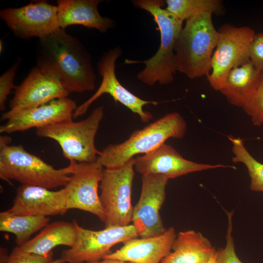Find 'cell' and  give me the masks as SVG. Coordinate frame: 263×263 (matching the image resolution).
Instances as JSON below:
<instances>
[{
    "label": "cell",
    "mask_w": 263,
    "mask_h": 263,
    "mask_svg": "<svg viewBox=\"0 0 263 263\" xmlns=\"http://www.w3.org/2000/svg\"><path fill=\"white\" fill-rule=\"evenodd\" d=\"M75 161L56 169L38 156L27 151L21 145L0 148V177L16 180L22 185L49 189L65 187L70 179Z\"/></svg>",
    "instance_id": "5b68a950"
},
{
    "label": "cell",
    "mask_w": 263,
    "mask_h": 263,
    "mask_svg": "<svg viewBox=\"0 0 263 263\" xmlns=\"http://www.w3.org/2000/svg\"><path fill=\"white\" fill-rule=\"evenodd\" d=\"M243 109L251 117L253 125H263V74L256 91Z\"/></svg>",
    "instance_id": "484cf974"
},
{
    "label": "cell",
    "mask_w": 263,
    "mask_h": 263,
    "mask_svg": "<svg viewBox=\"0 0 263 263\" xmlns=\"http://www.w3.org/2000/svg\"><path fill=\"white\" fill-rule=\"evenodd\" d=\"M103 170V167L96 161L75 162L70 179L64 188L68 210L89 212L105 223L106 215L98 193Z\"/></svg>",
    "instance_id": "7c38bea8"
},
{
    "label": "cell",
    "mask_w": 263,
    "mask_h": 263,
    "mask_svg": "<svg viewBox=\"0 0 263 263\" xmlns=\"http://www.w3.org/2000/svg\"><path fill=\"white\" fill-rule=\"evenodd\" d=\"M121 53L120 49L115 48L104 54L98 64L99 73L102 77L101 83L90 98L77 107L73 114L74 118L85 113L91 105L104 94H110L115 102H120L132 113L137 114L142 122L147 123L152 118V114L145 111L143 107L148 104L156 105L158 102L139 98L125 88L116 77L115 62Z\"/></svg>",
    "instance_id": "30bf717a"
},
{
    "label": "cell",
    "mask_w": 263,
    "mask_h": 263,
    "mask_svg": "<svg viewBox=\"0 0 263 263\" xmlns=\"http://www.w3.org/2000/svg\"><path fill=\"white\" fill-rule=\"evenodd\" d=\"M53 260V253L39 255L20 250L18 246L13 250L6 263H50Z\"/></svg>",
    "instance_id": "f1b7e54d"
},
{
    "label": "cell",
    "mask_w": 263,
    "mask_h": 263,
    "mask_svg": "<svg viewBox=\"0 0 263 263\" xmlns=\"http://www.w3.org/2000/svg\"><path fill=\"white\" fill-rule=\"evenodd\" d=\"M104 113L103 106H99L83 120H72L38 128L36 133L38 136L57 142L64 157L70 161L95 162L100 151L95 147L94 140Z\"/></svg>",
    "instance_id": "8992f818"
},
{
    "label": "cell",
    "mask_w": 263,
    "mask_h": 263,
    "mask_svg": "<svg viewBox=\"0 0 263 263\" xmlns=\"http://www.w3.org/2000/svg\"><path fill=\"white\" fill-rule=\"evenodd\" d=\"M68 210L64 188L53 191L22 185L17 189L13 205L6 211L17 215L47 217L63 215Z\"/></svg>",
    "instance_id": "e0dca14e"
},
{
    "label": "cell",
    "mask_w": 263,
    "mask_h": 263,
    "mask_svg": "<svg viewBox=\"0 0 263 263\" xmlns=\"http://www.w3.org/2000/svg\"><path fill=\"white\" fill-rule=\"evenodd\" d=\"M75 102L67 97L57 99L38 107L13 114L2 115L1 120H7L0 127V132L10 133L36 129L72 120L76 109Z\"/></svg>",
    "instance_id": "2e32d148"
},
{
    "label": "cell",
    "mask_w": 263,
    "mask_h": 263,
    "mask_svg": "<svg viewBox=\"0 0 263 263\" xmlns=\"http://www.w3.org/2000/svg\"><path fill=\"white\" fill-rule=\"evenodd\" d=\"M176 236L175 229L171 227L158 236L132 239L103 259H113L133 263H160L171 251Z\"/></svg>",
    "instance_id": "ac0fdd59"
},
{
    "label": "cell",
    "mask_w": 263,
    "mask_h": 263,
    "mask_svg": "<svg viewBox=\"0 0 263 263\" xmlns=\"http://www.w3.org/2000/svg\"><path fill=\"white\" fill-rule=\"evenodd\" d=\"M74 222L76 240L73 246L61 253L60 258L65 263H89L100 261L111 253L110 249L114 245L138 237L132 225L95 231L80 226L75 221Z\"/></svg>",
    "instance_id": "9c48e42d"
},
{
    "label": "cell",
    "mask_w": 263,
    "mask_h": 263,
    "mask_svg": "<svg viewBox=\"0 0 263 263\" xmlns=\"http://www.w3.org/2000/svg\"><path fill=\"white\" fill-rule=\"evenodd\" d=\"M228 227L226 244L224 248L217 250V263H243L236 255L233 238L232 235L233 211L227 212Z\"/></svg>",
    "instance_id": "4316f807"
},
{
    "label": "cell",
    "mask_w": 263,
    "mask_h": 263,
    "mask_svg": "<svg viewBox=\"0 0 263 263\" xmlns=\"http://www.w3.org/2000/svg\"><path fill=\"white\" fill-rule=\"evenodd\" d=\"M262 75L249 61L230 71L221 92L230 104L243 108L256 91Z\"/></svg>",
    "instance_id": "7402d4cb"
},
{
    "label": "cell",
    "mask_w": 263,
    "mask_h": 263,
    "mask_svg": "<svg viewBox=\"0 0 263 263\" xmlns=\"http://www.w3.org/2000/svg\"><path fill=\"white\" fill-rule=\"evenodd\" d=\"M249 57L254 67L263 74V33L256 34L250 46Z\"/></svg>",
    "instance_id": "f546056e"
},
{
    "label": "cell",
    "mask_w": 263,
    "mask_h": 263,
    "mask_svg": "<svg viewBox=\"0 0 263 263\" xmlns=\"http://www.w3.org/2000/svg\"><path fill=\"white\" fill-rule=\"evenodd\" d=\"M212 15L203 13L187 20L176 40V71L189 78L207 77L211 72L213 52L219 38Z\"/></svg>",
    "instance_id": "3957f363"
},
{
    "label": "cell",
    "mask_w": 263,
    "mask_h": 263,
    "mask_svg": "<svg viewBox=\"0 0 263 263\" xmlns=\"http://www.w3.org/2000/svg\"><path fill=\"white\" fill-rule=\"evenodd\" d=\"M134 168L133 158L119 168L104 169L99 198L106 215L105 227L126 226L132 222Z\"/></svg>",
    "instance_id": "ba28073f"
},
{
    "label": "cell",
    "mask_w": 263,
    "mask_h": 263,
    "mask_svg": "<svg viewBox=\"0 0 263 263\" xmlns=\"http://www.w3.org/2000/svg\"><path fill=\"white\" fill-rule=\"evenodd\" d=\"M57 7L45 1L0 11V18L17 37L43 38L60 28Z\"/></svg>",
    "instance_id": "5bb4252c"
},
{
    "label": "cell",
    "mask_w": 263,
    "mask_h": 263,
    "mask_svg": "<svg viewBox=\"0 0 263 263\" xmlns=\"http://www.w3.org/2000/svg\"><path fill=\"white\" fill-rule=\"evenodd\" d=\"M135 7L149 12L157 24L160 34V44L155 55L143 60L126 59L128 64L143 63L144 69L137 75L138 79L144 83L154 85L156 82L161 85L171 83L176 72L174 49L176 40L183 28V21L175 18L166 9H163L165 1L162 0H133Z\"/></svg>",
    "instance_id": "7a4b0ae2"
},
{
    "label": "cell",
    "mask_w": 263,
    "mask_h": 263,
    "mask_svg": "<svg viewBox=\"0 0 263 263\" xmlns=\"http://www.w3.org/2000/svg\"><path fill=\"white\" fill-rule=\"evenodd\" d=\"M37 66L56 75L70 92L94 89L95 76L90 56L80 41L59 28L39 39Z\"/></svg>",
    "instance_id": "6da1fadb"
},
{
    "label": "cell",
    "mask_w": 263,
    "mask_h": 263,
    "mask_svg": "<svg viewBox=\"0 0 263 263\" xmlns=\"http://www.w3.org/2000/svg\"><path fill=\"white\" fill-rule=\"evenodd\" d=\"M21 60H19L0 77V110L5 109V104L12 89L17 88L14 84L16 72Z\"/></svg>",
    "instance_id": "83f0119b"
},
{
    "label": "cell",
    "mask_w": 263,
    "mask_h": 263,
    "mask_svg": "<svg viewBox=\"0 0 263 263\" xmlns=\"http://www.w3.org/2000/svg\"><path fill=\"white\" fill-rule=\"evenodd\" d=\"M171 250L160 263H208L215 249L202 233L189 230L177 235Z\"/></svg>",
    "instance_id": "ffe728a7"
},
{
    "label": "cell",
    "mask_w": 263,
    "mask_h": 263,
    "mask_svg": "<svg viewBox=\"0 0 263 263\" xmlns=\"http://www.w3.org/2000/svg\"><path fill=\"white\" fill-rule=\"evenodd\" d=\"M99 0H58L57 19L64 29L72 25H80L105 32L111 28V19L102 17L98 11Z\"/></svg>",
    "instance_id": "d6986e66"
},
{
    "label": "cell",
    "mask_w": 263,
    "mask_h": 263,
    "mask_svg": "<svg viewBox=\"0 0 263 263\" xmlns=\"http://www.w3.org/2000/svg\"><path fill=\"white\" fill-rule=\"evenodd\" d=\"M89 263H133L131 262H124L118 260L113 259H103L102 261H98Z\"/></svg>",
    "instance_id": "4dcf8cb0"
},
{
    "label": "cell",
    "mask_w": 263,
    "mask_h": 263,
    "mask_svg": "<svg viewBox=\"0 0 263 263\" xmlns=\"http://www.w3.org/2000/svg\"><path fill=\"white\" fill-rule=\"evenodd\" d=\"M217 250L214 251L213 252L209 262L208 263H217Z\"/></svg>",
    "instance_id": "d6a6232c"
},
{
    "label": "cell",
    "mask_w": 263,
    "mask_h": 263,
    "mask_svg": "<svg viewBox=\"0 0 263 263\" xmlns=\"http://www.w3.org/2000/svg\"><path fill=\"white\" fill-rule=\"evenodd\" d=\"M187 123L178 113H169L144 128L133 132L126 141L111 144L100 153L96 162L105 169L123 166L137 154H144L157 148L171 138L182 139Z\"/></svg>",
    "instance_id": "277c9868"
},
{
    "label": "cell",
    "mask_w": 263,
    "mask_h": 263,
    "mask_svg": "<svg viewBox=\"0 0 263 263\" xmlns=\"http://www.w3.org/2000/svg\"><path fill=\"white\" fill-rule=\"evenodd\" d=\"M11 138L7 135H1L0 137V148L9 145L11 141Z\"/></svg>",
    "instance_id": "1f68e13d"
},
{
    "label": "cell",
    "mask_w": 263,
    "mask_h": 263,
    "mask_svg": "<svg viewBox=\"0 0 263 263\" xmlns=\"http://www.w3.org/2000/svg\"><path fill=\"white\" fill-rule=\"evenodd\" d=\"M211 59V70L207 76L211 87L221 91L227 75L233 69L250 61L249 48L256 33L248 27L222 25Z\"/></svg>",
    "instance_id": "52a82bcc"
},
{
    "label": "cell",
    "mask_w": 263,
    "mask_h": 263,
    "mask_svg": "<svg viewBox=\"0 0 263 263\" xmlns=\"http://www.w3.org/2000/svg\"><path fill=\"white\" fill-rule=\"evenodd\" d=\"M50 219L43 216H21L6 211L0 213V231L14 234L18 246L28 241L35 232L43 229Z\"/></svg>",
    "instance_id": "603a6c76"
},
{
    "label": "cell",
    "mask_w": 263,
    "mask_h": 263,
    "mask_svg": "<svg viewBox=\"0 0 263 263\" xmlns=\"http://www.w3.org/2000/svg\"><path fill=\"white\" fill-rule=\"evenodd\" d=\"M69 93L56 75L36 66L22 83L17 86L9 103L10 109L2 115L38 107L67 97Z\"/></svg>",
    "instance_id": "4fadbf2b"
},
{
    "label": "cell",
    "mask_w": 263,
    "mask_h": 263,
    "mask_svg": "<svg viewBox=\"0 0 263 263\" xmlns=\"http://www.w3.org/2000/svg\"><path fill=\"white\" fill-rule=\"evenodd\" d=\"M134 168L142 175H162L174 179L190 173L232 166L196 163L184 158L171 145L164 143L154 150L134 158Z\"/></svg>",
    "instance_id": "9a60e30c"
},
{
    "label": "cell",
    "mask_w": 263,
    "mask_h": 263,
    "mask_svg": "<svg viewBox=\"0 0 263 263\" xmlns=\"http://www.w3.org/2000/svg\"><path fill=\"white\" fill-rule=\"evenodd\" d=\"M232 145L234 163H242L246 167L251 178L250 189L263 192V164L258 161L245 147L243 140L240 138L228 136Z\"/></svg>",
    "instance_id": "d4e9b609"
},
{
    "label": "cell",
    "mask_w": 263,
    "mask_h": 263,
    "mask_svg": "<svg viewBox=\"0 0 263 263\" xmlns=\"http://www.w3.org/2000/svg\"><path fill=\"white\" fill-rule=\"evenodd\" d=\"M2 42L1 40L0 41V52H1V50H2Z\"/></svg>",
    "instance_id": "e575fe53"
},
{
    "label": "cell",
    "mask_w": 263,
    "mask_h": 263,
    "mask_svg": "<svg viewBox=\"0 0 263 263\" xmlns=\"http://www.w3.org/2000/svg\"><path fill=\"white\" fill-rule=\"evenodd\" d=\"M169 179L158 174L142 175L139 199L133 207L132 225L140 238H148L163 234L164 227L160 210L166 199Z\"/></svg>",
    "instance_id": "8fae6325"
},
{
    "label": "cell",
    "mask_w": 263,
    "mask_h": 263,
    "mask_svg": "<svg viewBox=\"0 0 263 263\" xmlns=\"http://www.w3.org/2000/svg\"><path fill=\"white\" fill-rule=\"evenodd\" d=\"M166 9L184 21L201 13L221 14L222 2L219 0H167Z\"/></svg>",
    "instance_id": "cb8c5ba5"
},
{
    "label": "cell",
    "mask_w": 263,
    "mask_h": 263,
    "mask_svg": "<svg viewBox=\"0 0 263 263\" xmlns=\"http://www.w3.org/2000/svg\"><path fill=\"white\" fill-rule=\"evenodd\" d=\"M77 238L76 230L74 221H56L48 224L34 238L20 246L21 251L39 255H46L58 245L72 247Z\"/></svg>",
    "instance_id": "44dd1931"
},
{
    "label": "cell",
    "mask_w": 263,
    "mask_h": 263,
    "mask_svg": "<svg viewBox=\"0 0 263 263\" xmlns=\"http://www.w3.org/2000/svg\"><path fill=\"white\" fill-rule=\"evenodd\" d=\"M50 263H65L61 258L53 260Z\"/></svg>",
    "instance_id": "836d02e7"
}]
</instances>
